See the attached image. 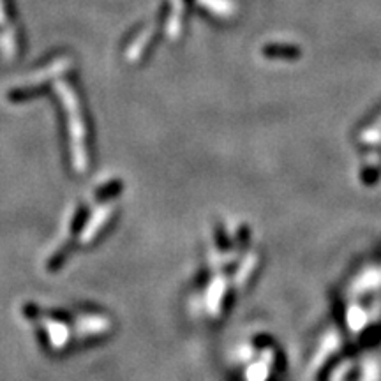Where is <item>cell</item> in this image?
I'll list each match as a JSON object with an SVG mask.
<instances>
[{
    "instance_id": "obj_1",
    "label": "cell",
    "mask_w": 381,
    "mask_h": 381,
    "mask_svg": "<svg viewBox=\"0 0 381 381\" xmlns=\"http://www.w3.org/2000/svg\"><path fill=\"white\" fill-rule=\"evenodd\" d=\"M67 337V330L64 327H60L59 323H53L52 327H49V341L53 342V346H56V348H60V346L66 342Z\"/></svg>"
}]
</instances>
